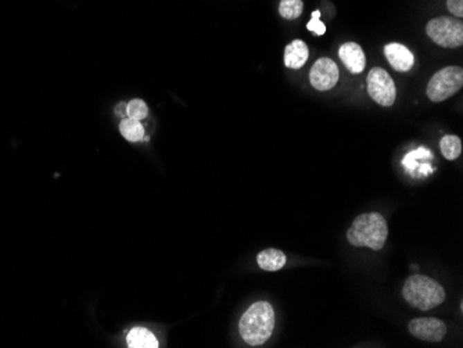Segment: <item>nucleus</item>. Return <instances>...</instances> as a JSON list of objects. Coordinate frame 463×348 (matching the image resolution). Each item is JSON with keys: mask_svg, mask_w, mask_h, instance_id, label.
Here are the masks:
<instances>
[{"mask_svg": "<svg viewBox=\"0 0 463 348\" xmlns=\"http://www.w3.org/2000/svg\"><path fill=\"white\" fill-rule=\"evenodd\" d=\"M116 114L120 116V117H125V116H128V113H127V104L120 103V104L116 107Z\"/></svg>", "mask_w": 463, "mask_h": 348, "instance_id": "21", "label": "nucleus"}, {"mask_svg": "<svg viewBox=\"0 0 463 348\" xmlns=\"http://www.w3.org/2000/svg\"><path fill=\"white\" fill-rule=\"evenodd\" d=\"M121 135L129 142H139L145 138V128L140 121L134 118H124L120 124Z\"/></svg>", "mask_w": 463, "mask_h": 348, "instance_id": "15", "label": "nucleus"}, {"mask_svg": "<svg viewBox=\"0 0 463 348\" xmlns=\"http://www.w3.org/2000/svg\"><path fill=\"white\" fill-rule=\"evenodd\" d=\"M279 13L286 20H296L302 13V2L301 0H282Z\"/></svg>", "mask_w": 463, "mask_h": 348, "instance_id": "17", "label": "nucleus"}, {"mask_svg": "<svg viewBox=\"0 0 463 348\" xmlns=\"http://www.w3.org/2000/svg\"><path fill=\"white\" fill-rule=\"evenodd\" d=\"M127 341L131 348H157L158 347V340L146 327L132 329L127 337Z\"/></svg>", "mask_w": 463, "mask_h": 348, "instance_id": "14", "label": "nucleus"}, {"mask_svg": "<svg viewBox=\"0 0 463 348\" xmlns=\"http://www.w3.org/2000/svg\"><path fill=\"white\" fill-rule=\"evenodd\" d=\"M446 8L456 17H463V0H446Z\"/></svg>", "mask_w": 463, "mask_h": 348, "instance_id": "20", "label": "nucleus"}, {"mask_svg": "<svg viewBox=\"0 0 463 348\" xmlns=\"http://www.w3.org/2000/svg\"><path fill=\"white\" fill-rule=\"evenodd\" d=\"M434 156L428 149L419 147L405 156V158L402 160V165L405 171L415 178L427 176L431 172H434V167H431L430 164V160Z\"/></svg>", "mask_w": 463, "mask_h": 348, "instance_id": "9", "label": "nucleus"}, {"mask_svg": "<svg viewBox=\"0 0 463 348\" xmlns=\"http://www.w3.org/2000/svg\"><path fill=\"white\" fill-rule=\"evenodd\" d=\"M463 85V70L460 67H445L435 73L428 85H427V96L431 102L439 103L460 91Z\"/></svg>", "mask_w": 463, "mask_h": 348, "instance_id": "4", "label": "nucleus"}, {"mask_svg": "<svg viewBox=\"0 0 463 348\" xmlns=\"http://www.w3.org/2000/svg\"><path fill=\"white\" fill-rule=\"evenodd\" d=\"M410 334L423 341H441L446 334V326L442 320L435 318H416L408 324Z\"/></svg>", "mask_w": 463, "mask_h": 348, "instance_id": "8", "label": "nucleus"}, {"mask_svg": "<svg viewBox=\"0 0 463 348\" xmlns=\"http://www.w3.org/2000/svg\"><path fill=\"white\" fill-rule=\"evenodd\" d=\"M275 327V312L269 302L253 304L242 316L239 330L248 345H262L269 340Z\"/></svg>", "mask_w": 463, "mask_h": 348, "instance_id": "1", "label": "nucleus"}, {"mask_svg": "<svg viewBox=\"0 0 463 348\" xmlns=\"http://www.w3.org/2000/svg\"><path fill=\"white\" fill-rule=\"evenodd\" d=\"M387 62L395 71H409L413 67V55L410 51L401 44H390L384 48Z\"/></svg>", "mask_w": 463, "mask_h": 348, "instance_id": "10", "label": "nucleus"}, {"mask_svg": "<svg viewBox=\"0 0 463 348\" xmlns=\"http://www.w3.org/2000/svg\"><path fill=\"white\" fill-rule=\"evenodd\" d=\"M338 56L344 66L352 73V74H359L363 71L366 66V57L362 51V48L355 44V42H348L344 44L338 49Z\"/></svg>", "mask_w": 463, "mask_h": 348, "instance_id": "11", "label": "nucleus"}, {"mask_svg": "<svg viewBox=\"0 0 463 348\" xmlns=\"http://www.w3.org/2000/svg\"><path fill=\"white\" fill-rule=\"evenodd\" d=\"M127 113H128L129 118L142 121V120H145L147 117L149 107H147V104L143 100L135 99V100H132V102H129L127 104Z\"/></svg>", "mask_w": 463, "mask_h": 348, "instance_id": "18", "label": "nucleus"}, {"mask_svg": "<svg viewBox=\"0 0 463 348\" xmlns=\"http://www.w3.org/2000/svg\"><path fill=\"white\" fill-rule=\"evenodd\" d=\"M367 92L369 96L380 106L390 107L394 104L397 91L394 81L383 68H373L367 75Z\"/></svg>", "mask_w": 463, "mask_h": 348, "instance_id": "6", "label": "nucleus"}, {"mask_svg": "<svg viewBox=\"0 0 463 348\" xmlns=\"http://www.w3.org/2000/svg\"><path fill=\"white\" fill-rule=\"evenodd\" d=\"M388 236V226L383 215L366 212L355 218L347 232L348 241L355 247H369L374 251L383 248Z\"/></svg>", "mask_w": 463, "mask_h": 348, "instance_id": "2", "label": "nucleus"}, {"mask_svg": "<svg viewBox=\"0 0 463 348\" xmlns=\"http://www.w3.org/2000/svg\"><path fill=\"white\" fill-rule=\"evenodd\" d=\"M320 12L319 10H315L314 13H312V17H311V21L307 24V28L311 31V33H314L315 35H318V37H322V35H325V33H326V27H325V24L320 21Z\"/></svg>", "mask_w": 463, "mask_h": 348, "instance_id": "19", "label": "nucleus"}, {"mask_svg": "<svg viewBox=\"0 0 463 348\" xmlns=\"http://www.w3.org/2000/svg\"><path fill=\"white\" fill-rule=\"evenodd\" d=\"M338 81L337 64L327 57L315 62L309 73V82L316 91H330Z\"/></svg>", "mask_w": 463, "mask_h": 348, "instance_id": "7", "label": "nucleus"}, {"mask_svg": "<svg viewBox=\"0 0 463 348\" xmlns=\"http://www.w3.org/2000/svg\"><path fill=\"white\" fill-rule=\"evenodd\" d=\"M257 262L261 269L268 272H276L286 265V255L280 250L266 248L258 254Z\"/></svg>", "mask_w": 463, "mask_h": 348, "instance_id": "13", "label": "nucleus"}, {"mask_svg": "<svg viewBox=\"0 0 463 348\" xmlns=\"http://www.w3.org/2000/svg\"><path fill=\"white\" fill-rule=\"evenodd\" d=\"M308 56H309V51H308V46L305 45V42H302L300 39H296L290 45L286 46L284 64H286V67L293 68V70L301 68L307 63Z\"/></svg>", "mask_w": 463, "mask_h": 348, "instance_id": "12", "label": "nucleus"}, {"mask_svg": "<svg viewBox=\"0 0 463 348\" xmlns=\"http://www.w3.org/2000/svg\"><path fill=\"white\" fill-rule=\"evenodd\" d=\"M441 153L446 160H456L462 153V142L455 135H446L439 142Z\"/></svg>", "mask_w": 463, "mask_h": 348, "instance_id": "16", "label": "nucleus"}, {"mask_svg": "<svg viewBox=\"0 0 463 348\" xmlns=\"http://www.w3.org/2000/svg\"><path fill=\"white\" fill-rule=\"evenodd\" d=\"M428 38L442 48H459L463 44V24L449 17H437L426 27Z\"/></svg>", "mask_w": 463, "mask_h": 348, "instance_id": "5", "label": "nucleus"}, {"mask_svg": "<svg viewBox=\"0 0 463 348\" xmlns=\"http://www.w3.org/2000/svg\"><path fill=\"white\" fill-rule=\"evenodd\" d=\"M402 295L412 306L428 311L442 304L445 300L444 287L434 279L424 275H413L406 279Z\"/></svg>", "mask_w": 463, "mask_h": 348, "instance_id": "3", "label": "nucleus"}]
</instances>
